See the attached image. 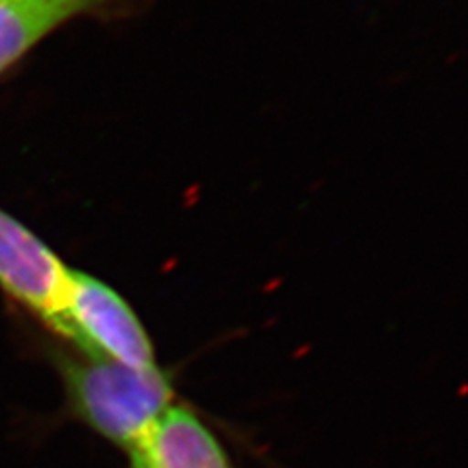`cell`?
Returning <instances> with one entry per match:
<instances>
[{"instance_id":"7a4b0ae2","label":"cell","mask_w":468,"mask_h":468,"mask_svg":"<svg viewBox=\"0 0 468 468\" xmlns=\"http://www.w3.org/2000/svg\"><path fill=\"white\" fill-rule=\"evenodd\" d=\"M65 338L75 342L88 357H100L133 369H151L154 354L133 309L106 283L92 275L70 270Z\"/></svg>"},{"instance_id":"5b68a950","label":"cell","mask_w":468,"mask_h":468,"mask_svg":"<svg viewBox=\"0 0 468 468\" xmlns=\"http://www.w3.org/2000/svg\"><path fill=\"white\" fill-rule=\"evenodd\" d=\"M113 0H0V75L58 27Z\"/></svg>"},{"instance_id":"6da1fadb","label":"cell","mask_w":468,"mask_h":468,"mask_svg":"<svg viewBox=\"0 0 468 468\" xmlns=\"http://www.w3.org/2000/svg\"><path fill=\"white\" fill-rule=\"evenodd\" d=\"M61 371L79 418L127 449H133L172 406V387L158 367L133 369L100 357H63Z\"/></svg>"},{"instance_id":"3957f363","label":"cell","mask_w":468,"mask_h":468,"mask_svg":"<svg viewBox=\"0 0 468 468\" xmlns=\"http://www.w3.org/2000/svg\"><path fill=\"white\" fill-rule=\"evenodd\" d=\"M69 273L48 244L0 209V287L58 334L65 326Z\"/></svg>"},{"instance_id":"277c9868","label":"cell","mask_w":468,"mask_h":468,"mask_svg":"<svg viewBox=\"0 0 468 468\" xmlns=\"http://www.w3.org/2000/svg\"><path fill=\"white\" fill-rule=\"evenodd\" d=\"M129 452L131 468H232L211 430L182 406H170Z\"/></svg>"}]
</instances>
